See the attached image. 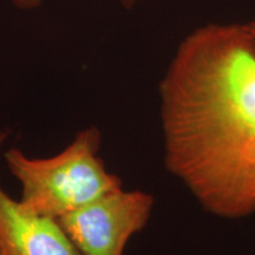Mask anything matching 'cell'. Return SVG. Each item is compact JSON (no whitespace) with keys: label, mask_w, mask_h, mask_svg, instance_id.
<instances>
[{"label":"cell","mask_w":255,"mask_h":255,"mask_svg":"<svg viewBox=\"0 0 255 255\" xmlns=\"http://www.w3.org/2000/svg\"><path fill=\"white\" fill-rule=\"evenodd\" d=\"M164 164L202 208L255 213V37L208 24L178 45L159 83Z\"/></svg>","instance_id":"6da1fadb"},{"label":"cell","mask_w":255,"mask_h":255,"mask_svg":"<svg viewBox=\"0 0 255 255\" xmlns=\"http://www.w3.org/2000/svg\"><path fill=\"white\" fill-rule=\"evenodd\" d=\"M100 146V130L90 127L52 157L32 158L20 149H8L4 159L21 184L19 201L37 214L58 220L122 188L121 178L108 171L98 156Z\"/></svg>","instance_id":"7a4b0ae2"},{"label":"cell","mask_w":255,"mask_h":255,"mask_svg":"<svg viewBox=\"0 0 255 255\" xmlns=\"http://www.w3.org/2000/svg\"><path fill=\"white\" fill-rule=\"evenodd\" d=\"M155 200L143 190H113L57 220L82 255H124L150 219Z\"/></svg>","instance_id":"3957f363"},{"label":"cell","mask_w":255,"mask_h":255,"mask_svg":"<svg viewBox=\"0 0 255 255\" xmlns=\"http://www.w3.org/2000/svg\"><path fill=\"white\" fill-rule=\"evenodd\" d=\"M7 132L0 131V148ZM2 255H82L58 221L32 212L0 186Z\"/></svg>","instance_id":"277c9868"},{"label":"cell","mask_w":255,"mask_h":255,"mask_svg":"<svg viewBox=\"0 0 255 255\" xmlns=\"http://www.w3.org/2000/svg\"><path fill=\"white\" fill-rule=\"evenodd\" d=\"M15 5L20 6L23 8H30V7H34L39 4L40 0H12Z\"/></svg>","instance_id":"5b68a950"},{"label":"cell","mask_w":255,"mask_h":255,"mask_svg":"<svg viewBox=\"0 0 255 255\" xmlns=\"http://www.w3.org/2000/svg\"><path fill=\"white\" fill-rule=\"evenodd\" d=\"M248 28H250V31L253 33V36L255 37V21H251V23L247 24Z\"/></svg>","instance_id":"8992f818"},{"label":"cell","mask_w":255,"mask_h":255,"mask_svg":"<svg viewBox=\"0 0 255 255\" xmlns=\"http://www.w3.org/2000/svg\"><path fill=\"white\" fill-rule=\"evenodd\" d=\"M122 1L124 2V4H126L127 6H131L133 2L136 1V0H122Z\"/></svg>","instance_id":"52a82bcc"},{"label":"cell","mask_w":255,"mask_h":255,"mask_svg":"<svg viewBox=\"0 0 255 255\" xmlns=\"http://www.w3.org/2000/svg\"><path fill=\"white\" fill-rule=\"evenodd\" d=\"M0 255H2V251H1V246H0Z\"/></svg>","instance_id":"ba28073f"}]
</instances>
